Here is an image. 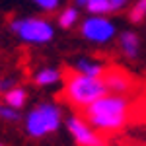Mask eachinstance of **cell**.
Returning a JSON list of instances; mask_svg holds the SVG:
<instances>
[{"mask_svg": "<svg viewBox=\"0 0 146 146\" xmlns=\"http://www.w3.org/2000/svg\"><path fill=\"white\" fill-rule=\"evenodd\" d=\"M84 121L96 131L111 135L121 131L131 119V101L123 94H105L84 109Z\"/></svg>", "mask_w": 146, "mask_h": 146, "instance_id": "cell-1", "label": "cell"}, {"mask_svg": "<svg viewBox=\"0 0 146 146\" xmlns=\"http://www.w3.org/2000/svg\"><path fill=\"white\" fill-rule=\"evenodd\" d=\"M105 94H107V86H105L103 78L86 76V74H80L76 70H66L64 72V90H62L60 96L74 109L84 111L90 103L100 100Z\"/></svg>", "mask_w": 146, "mask_h": 146, "instance_id": "cell-2", "label": "cell"}, {"mask_svg": "<svg viewBox=\"0 0 146 146\" xmlns=\"http://www.w3.org/2000/svg\"><path fill=\"white\" fill-rule=\"evenodd\" d=\"M58 127H60V111L53 103H41V105L33 107L25 119L27 135L35 136V138L51 135Z\"/></svg>", "mask_w": 146, "mask_h": 146, "instance_id": "cell-3", "label": "cell"}, {"mask_svg": "<svg viewBox=\"0 0 146 146\" xmlns=\"http://www.w3.org/2000/svg\"><path fill=\"white\" fill-rule=\"evenodd\" d=\"M12 29L29 43H47L53 39V25L43 18H22L14 20Z\"/></svg>", "mask_w": 146, "mask_h": 146, "instance_id": "cell-4", "label": "cell"}, {"mask_svg": "<svg viewBox=\"0 0 146 146\" xmlns=\"http://www.w3.org/2000/svg\"><path fill=\"white\" fill-rule=\"evenodd\" d=\"M68 131L78 146H105L103 136L84 121V117H70L68 119Z\"/></svg>", "mask_w": 146, "mask_h": 146, "instance_id": "cell-5", "label": "cell"}, {"mask_svg": "<svg viewBox=\"0 0 146 146\" xmlns=\"http://www.w3.org/2000/svg\"><path fill=\"white\" fill-rule=\"evenodd\" d=\"M82 35L96 43H105L115 35V25L105 16H92L82 23Z\"/></svg>", "mask_w": 146, "mask_h": 146, "instance_id": "cell-6", "label": "cell"}, {"mask_svg": "<svg viewBox=\"0 0 146 146\" xmlns=\"http://www.w3.org/2000/svg\"><path fill=\"white\" fill-rule=\"evenodd\" d=\"M101 78H103L105 86H107V92L125 94V92L131 90V78L121 70H105Z\"/></svg>", "mask_w": 146, "mask_h": 146, "instance_id": "cell-7", "label": "cell"}, {"mask_svg": "<svg viewBox=\"0 0 146 146\" xmlns=\"http://www.w3.org/2000/svg\"><path fill=\"white\" fill-rule=\"evenodd\" d=\"M127 6V0H86V10L94 16H107Z\"/></svg>", "mask_w": 146, "mask_h": 146, "instance_id": "cell-8", "label": "cell"}, {"mask_svg": "<svg viewBox=\"0 0 146 146\" xmlns=\"http://www.w3.org/2000/svg\"><path fill=\"white\" fill-rule=\"evenodd\" d=\"M74 70L80 72V74H86V76H98V78H101L103 72H105V68H103L101 62H94V60H86V58H84V60H78Z\"/></svg>", "mask_w": 146, "mask_h": 146, "instance_id": "cell-9", "label": "cell"}, {"mask_svg": "<svg viewBox=\"0 0 146 146\" xmlns=\"http://www.w3.org/2000/svg\"><path fill=\"white\" fill-rule=\"evenodd\" d=\"M25 100H27V94H25L23 88H10V90L4 94V101H6V105L12 107V109L23 107Z\"/></svg>", "mask_w": 146, "mask_h": 146, "instance_id": "cell-10", "label": "cell"}, {"mask_svg": "<svg viewBox=\"0 0 146 146\" xmlns=\"http://www.w3.org/2000/svg\"><path fill=\"white\" fill-rule=\"evenodd\" d=\"M58 78H60V74H58V70H55V68H43V70H39V72L33 76V80H35L37 86H49V84H55Z\"/></svg>", "mask_w": 146, "mask_h": 146, "instance_id": "cell-11", "label": "cell"}, {"mask_svg": "<svg viewBox=\"0 0 146 146\" xmlns=\"http://www.w3.org/2000/svg\"><path fill=\"white\" fill-rule=\"evenodd\" d=\"M121 49L125 51L127 56H136L138 53V37L135 33H123L121 35Z\"/></svg>", "mask_w": 146, "mask_h": 146, "instance_id": "cell-12", "label": "cell"}, {"mask_svg": "<svg viewBox=\"0 0 146 146\" xmlns=\"http://www.w3.org/2000/svg\"><path fill=\"white\" fill-rule=\"evenodd\" d=\"M76 22H78V10L76 8H64V10L60 12V16H58V23L64 29L72 27Z\"/></svg>", "mask_w": 146, "mask_h": 146, "instance_id": "cell-13", "label": "cell"}, {"mask_svg": "<svg viewBox=\"0 0 146 146\" xmlns=\"http://www.w3.org/2000/svg\"><path fill=\"white\" fill-rule=\"evenodd\" d=\"M129 18L133 23H140L146 18V0H136L135 6L129 12Z\"/></svg>", "mask_w": 146, "mask_h": 146, "instance_id": "cell-14", "label": "cell"}, {"mask_svg": "<svg viewBox=\"0 0 146 146\" xmlns=\"http://www.w3.org/2000/svg\"><path fill=\"white\" fill-rule=\"evenodd\" d=\"M0 119H6V121H18L20 115L16 109H12L8 105H0Z\"/></svg>", "mask_w": 146, "mask_h": 146, "instance_id": "cell-15", "label": "cell"}, {"mask_svg": "<svg viewBox=\"0 0 146 146\" xmlns=\"http://www.w3.org/2000/svg\"><path fill=\"white\" fill-rule=\"evenodd\" d=\"M33 2L39 8H43V10H47V12H53V10H56V6H58L60 0H33Z\"/></svg>", "mask_w": 146, "mask_h": 146, "instance_id": "cell-16", "label": "cell"}, {"mask_svg": "<svg viewBox=\"0 0 146 146\" xmlns=\"http://www.w3.org/2000/svg\"><path fill=\"white\" fill-rule=\"evenodd\" d=\"M12 88V80H0V94H6Z\"/></svg>", "mask_w": 146, "mask_h": 146, "instance_id": "cell-17", "label": "cell"}, {"mask_svg": "<svg viewBox=\"0 0 146 146\" xmlns=\"http://www.w3.org/2000/svg\"><path fill=\"white\" fill-rule=\"evenodd\" d=\"M0 146H2V144H0Z\"/></svg>", "mask_w": 146, "mask_h": 146, "instance_id": "cell-18", "label": "cell"}]
</instances>
